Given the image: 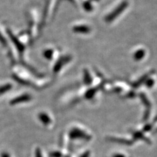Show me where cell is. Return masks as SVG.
<instances>
[{
    "label": "cell",
    "instance_id": "cell-1",
    "mask_svg": "<svg viewBox=\"0 0 157 157\" xmlns=\"http://www.w3.org/2000/svg\"><path fill=\"white\" fill-rule=\"evenodd\" d=\"M36 157H41V155L40 151H39V149H37L36 150Z\"/></svg>",
    "mask_w": 157,
    "mask_h": 157
},
{
    "label": "cell",
    "instance_id": "cell-2",
    "mask_svg": "<svg viewBox=\"0 0 157 157\" xmlns=\"http://www.w3.org/2000/svg\"><path fill=\"white\" fill-rule=\"evenodd\" d=\"M2 157H9V155L7 154H3L2 155Z\"/></svg>",
    "mask_w": 157,
    "mask_h": 157
}]
</instances>
